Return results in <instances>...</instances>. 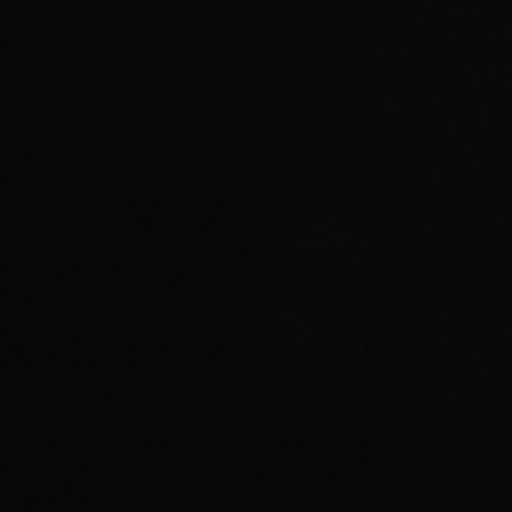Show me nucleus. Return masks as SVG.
I'll use <instances>...</instances> for the list:
<instances>
[]
</instances>
